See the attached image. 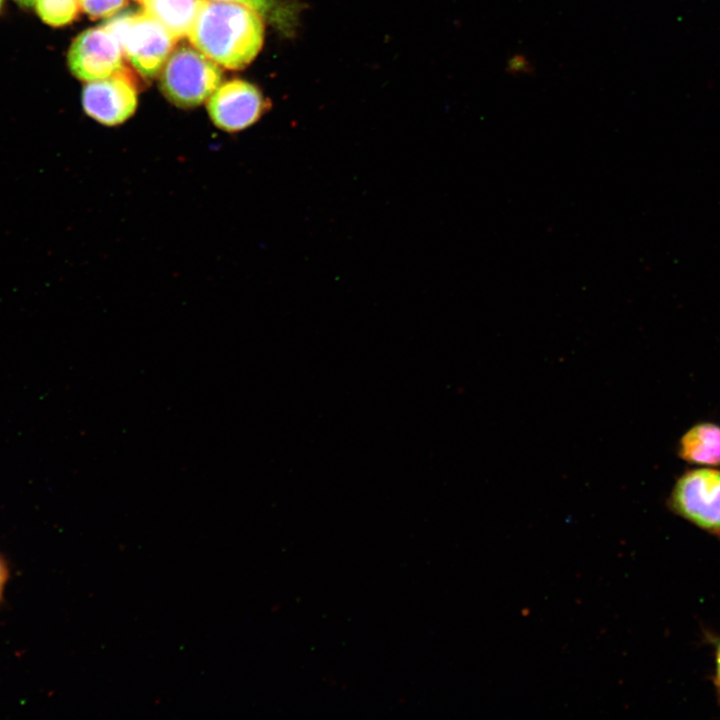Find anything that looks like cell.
<instances>
[{
	"label": "cell",
	"mask_w": 720,
	"mask_h": 720,
	"mask_svg": "<svg viewBox=\"0 0 720 720\" xmlns=\"http://www.w3.org/2000/svg\"><path fill=\"white\" fill-rule=\"evenodd\" d=\"M80 7L93 18L114 16L125 4L126 0H79Z\"/></svg>",
	"instance_id": "obj_12"
},
{
	"label": "cell",
	"mask_w": 720,
	"mask_h": 720,
	"mask_svg": "<svg viewBox=\"0 0 720 720\" xmlns=\"http://www.w3.org/2000/svg\"><path fill=\"white\" fill-rule=\"evenodd\" d=\"M262 16L241 3L204 0L188 35L192 45L216 64L241 69L263 44Z\"/></svg>",
	"instance_id": "obj_1"
},
{
	"label": "cell",
	"mask_w": 720,
	"mask_h": 720,
	"mask_svg": "<svg viewBox=\"0 0 720 720\" xmlns=\"http://www.w3.org/2000/svg\"><path fill=\"white\" fill-rule=\"evenodd\" d=\"M714 682H715V686H716V690H717L719 702H720V641L718 642V644L716 646Z\"/></svg>",
	"instance_id": "obj_15"
},
{
	"label": "cell",
	"mask_w": 720,
	"mask_h": 720,
	"mask_svg": "<svg viewBox=\"0 0 720 720\" xmlns=\"http://www.w3.org/2000/svg\"><path fill=\"white\" fill-rule=\"evenodd\" d=\"M221 80L219 66L188 45L172 50L161 68V90L171 103L181 108H193L205 102Z\"/></svg>",
	"instance_id": "obj_3"
},
{
	"label": "cell",
	"mask_w": 720,
	"mask_h": 720,
	"mask_svg": "<svg viewBox=\"0 0 720 720\" xmlns=\"http://www.w3.org/2000/svg\"><path fill=\"white\" fill-rule=\"evenodd\" d=\"M204 0H145L143 10L176 39L189 35Z\"/></svg>",
	"instance_id": "obj_9"
},
{
	"label": "cell",
	"mask_w": 720,
	"mask_h": 720,
	"mask_svg": "<svg viewBox=\"0 0 720 720\" xmlns=\"http://www.w3.org/2000/svg\"><path fill=\"white\" fill-rule=\"evenodd\" d=\"M268 104L254 85L232 80L220 86L209 97L207 109L211 121L226 132L242 131L253 125Z\"/></svg>",
	"instance_id": "obj_6"
},
{
	"label": "cell",
	"mask_w": 720,
	"mask_h": 720,
	"mask_svg": "<svg viewBox=\"0 0 720 720\" xmlns=\"http://www.w3.org/2000/svg\"><path fill=\"white\" fill-rule=\"evenodd\" d=\"M102 26L114 35L124 56L145 77L158 73L176 41L159 21L144 10L122 13Z\"/></svg>",
	"instance_id": "obj_2"
},
{
	"label": "cell",
	"mask_w": 720,
	"mask_h": 720,
	"mask_svg": "<svg viewBox=\"0 0 720 720\" xmlns=\"http://www.w3.org/2000/svg\"><path fill=\"white\" fill-rule=\"evenodd\" d=\"M123 56L117 39L101 26L82 32L73 41L68 64L77 78L90 82L123 69Z\"/></svg>",
	"instance_id": "obj_7"
},
{
	"label": "cell",
	"mask_w": 720,
	"mask_h": 720,
	"mask_svg": "<svg viewBox=\"0 0 720 720\" xmlns=\"http://www.w3.org/2000/svg\"><path fill=\"white\" fill-rule=\"evenodd\" d=\"M34 7L40 18L52 26L73 21L79 11V0H35Z\"/></svg>",
	"instance_id": "obj_11"
},
{
	"label": "cell",
	"mask_w": 720,
	"mask_h": 720,
	"mask_svg": "<svg viewBox=\"0 0 720 720\" xmlns=\"http://www.w3.org/2000/svg\"><path fill=\"white\" fill-rule=\"evenodd\" d=\"M18 4L24 7H33L35 0H15Z\"/></svg>",
	"instance_id": "obj_16"
},
{
	"label": "cell",
	"mask_w": 720,
	"mask_h": 720,
	"mask_svg": "<svg viewBox=\"0 0 720 720\" xmlns=\"http://www.w3.org/2000/svg\"><path fill=\"white\" fill-rule=\"evenodd\" d=\"M670 511L720 539V469L686 470L667 499Z\"/></svg>",
	"instance_id": "obj_4"
},
{
	"label": "cell",
	"mask_w": 720,
	"mask_h": 720,
	"mask_svg": "<svg viewBox=\"0 0 720 720\" xmlns=\"http://www.w3.org/2000/svg\"><path fill=\"white\" fill-rule=\"evenodd\" d=\"M9 577V568L7 565L6 560L4 557L0 554V602L2 600L5 585L7 583Z\"/></svg>",
	"instance_id": "obj_14"
},
{
	"label": "cell",
	"mask_w": 720,
	"mask_h": 720,
	"mask_svg": "<svg viewBox=\"0 0 720 720\" xmlns=\"http://www.w3.org/2000/svg\"><path fill=\"white\" fill-rule=\"evenodd\" d=\"M137 1H139L140 3H143L145 0H137Z\"/></svg>",
	"instance_id": "obj_17"
},
{
	"label": "cell",
	"mask_w": 720,
	"mask_h": 720,
	"mask_svg": "<svg viewBox=\"0 0 720 720\" xmlns=\"http://www.w3.org/2000/svg\"><path fill=\"white\" fill-rule=\"evenodd\" d=\"M2 2H3V0H0V8H1V5H2Z\"/></svg>",
	"instance_id": "obj_18"
},
{
	"label": "cell",
	"mask_w": 720,
	"mask_h": 720,
	"mask_svg": "<svg viewBox=\"0 0 720 720\" xmlns=\"http://www.w3.org/2000/svg\"><path fill=\"white\" fill-rule=\"evenodd\" d=\"M534 68L530 60L526 57V55L522 53H517L511 55L506 63V72H508L511 75H527L531 72H533Z\"/></svg>",
	"instance_id": "obj_13"
},
{
	"label": "cell",
	"mask_w": 720,
	"mask_h": 720,
	"mask_svg": "<svg viewBox=\"0 0 720 720\" xmlns=\"http://www.w3.org/2000/svg\"><path fill=\"white\" fill-rule=\"evenodd\" d=\"M88 116L106 126L128 120L137 107V89L125 68L114 74L88 82L82 94Z\"/></svg>",
	"instance_id": "obj_5"
},
{
	"label": "cell",
	"mask_w": 720,
	"mask_h": 720,
	"mask_svg": "<svg viewBox=\"0 0 720 720\" xmlns=\"http://www.w3.org/2000/svg\"><path fill=\"white\" fill-rule=\"evenodd\" d=\"M241 3L256 10L262 17L272 21L284 32L291 31L296 24L297 10L294 5L278 0H215Z\"/></svg>",
	"instance_id": "obj_10"
},
{
	"label": "cell",
	"mask_w": 720,
	"mask_h": 720,
	"mask_svg": "<svg viewBox=\"0 0 720 720\" xmlns=\"http://www.w3.org/2000/svg\"><path fill=\"white\" fill-rule=\"evenodd\" d=\"M678 456L689 464L720 467V425L700 422L680 438Z\"/></svg>",
	"instance_id": "obj_8"
}]
</instances>
